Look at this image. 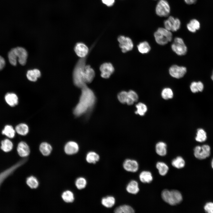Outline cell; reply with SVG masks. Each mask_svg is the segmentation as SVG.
<instances>
[{
	"mask_svg": "<svg viewBox=\"0 0 213 213\" xmlns=\"http://www.w3.org/2000/svg\"><path fill=\"white\" fill-rule=\"evenodd\" d=\"M123 166L125 170L131 172H137L139 167L138 163L136 160L130 159H127L124 161Z\"/></svg>",
	"mask_w": 213,
	"mask_h": 213,
	"instance_id": "obj_15",
	"label": "cell"
},
{
	"mask_svg": "<svg viewBox=\"0 0 213 213\" xmlns=\"http://www.w3.org/2000/svg\"><path fill=\"white\" fill-rule=\"evenodd\" d=\"M205 211L208 213H213V203L209 202L206 203L204 207Z\"/></svg>",
	"mask_w": 213,
	"mask_h": 213,
	"instance_id": "obj_45",
	"label": "cell"
},
{
	"mask_svg": "<svg viewBox=\"0 0 213 213\" xmlns=\"http://www.w3.org/2000/svg\"><path fill=\"white\" fill-rule=\"evenodd\" d=\"M126 190L129 193L137 194L139 191L138 183L135 180H131L127 185Z\"/></svg>",
	"mask_w": 213,
	"mask_h": 213,
	"instance_id": "obj_20",
	"label": "cell"
},
{
	"mask_svg": "<svg viewBox=\"0 0 213 213\" xmlns=\"http://www.w3.org/2000/svg\"><path fill=\"white\" fill-rule=\"evenodd\" d=\"M26 183L30 188L32 189L36 188L39 185L38 180L33 176H30L27 178Z\"/></svg>",
	"mask_w": 213,
	"mask_h": 213,
	"instance_id": "obj_39",
	"label": "cell"
},
{
	"mask_svg": "<svg viewBox=\"0 0 213 213\" xmlns=\"http://www.w3.org/2000/svg\"><path fill=\"white\" fill-rule=\"evenodd\" d=\"M211 78L212 80L213 81V71L212 75L211 76Z\"/></svg>",
	"mask_w": 213,
	"mask_h": 213,
	"instance_id": "obj_50",
	"label": "cell"
},
{
	"mask_svg": "<svg viewBox=\"0 0 213 213\" xmlns=\"http://www.w3.org/2000/svg\"><path fill=\"white\" fill-rule=\"evenodd\" d=\"M101 72V76L103 78H109L114 71V68L112 64L109 62L102 64L100 67Z\"/></svg>",
	"mask_w": 213,
	"mask_h": 213,
	"instance_id": "obj_12",
	"label": "cell"
},
{
	"mask_svg": "<svg viewBox=\"0 0 213 213\" xmlns=\"http://www.w3.org/2000/svg\"><path fill=\"white\" fill-rule=\"evenodd\" d=\"M171 47L172 50L179 56L185 55L187 51V47L183 40L180 37H177L175 38Z\"/></svg>",
	"mask_w": 213,
	"mask_h": 213,
	"instance_id": "obj_5",
	"label": "cell"
},
{
	"mask_svg": "<svg viewBox=\"0 0 213 213\" xmlns=\"http://www.w3.org/2000/svg\"><path fill=\"white\" fill-rule=\"evenodd\" d=\"M116 213H133L134 210L131 206L127 205H123L116 208L114 210Z\"/></svg>",
	"mask_w": 213,
	"mask_h": 213,
	"instance_id": "obj_33",
	"label": "cell"
},
{
	"mask_svg": "<svg viewBox=\"0 0 213 213\" xmlns=\"http://www.w3.org/2000/svg\"><path fill=\"white\" fill-rule=\"evenodd\" d=\"M156 42L159 44L164 45L171 41L172 38L171 31L164 28H159L154 34Z\"/></svg>",
	"mask_w": 213,
	"mask_h": 213,
	"instance_id": "obj_4",
	"label": "cell"
},
{
	"mask_svg": "<svg viewBox=\"0 0 213 213\" xmlns=\"http://www.w3.org/2000/svg\"><path fill=\"white\" fill-rule=\"evenodd\" d=\"M169 72L172 77L177 79H179L183 78L187 72V69L185 67L174 64L170 67Z\"/></svg>",
	"mask_w": 213,
	"mask_h": 213,
	"instance_id": "obj_10",
	"label": "cell"
},
{
	"mask_svg": "<svg viewBox=\"0 0 213 213\" xmlns=\"http://www.w3.org/2000/svg\"><path fill=\"white\" fill-rule=\"evenodd\" d=\"M172 164L173 166L178 169L183 167L185 164V161L180 156H178L173 159L172 161Z\"/></svg>",
	"mask_w": 213,
	"mask_h": 213,
	"instance_id": "obj_35",
	"label": "cell"
},
{
	"mask_svg": "<svg viewBox=\"0 0 213 213\" xmlns=\"http://www.w3.org/2000/svg\"><path fill=\"white\" fill-rule=\"evenodd\" d=\"M102 2L108 6H111L112 5L114 2V0H101Z\"/></svg>",
	"mask_w": 213,
	"mask_h": 213,
	"instance_id": "obj_46",
	"label": "cell"
},
{
	"mask_svg": "<svg viewBox=\"0 0 213 213\" xmlns=\"http://www.w3.org/2000/svg\"><path fill=\"white\" fill-rule=\"evenodd\" d=\"M74 49L76 54L80 58L88 56L90 51L88 47L85 44L81 42L76 44Z\"/></svg>",
	"mask_w": 213,
	"mask_h": 213,
	"instance_id": "obj_13",
	"label": "cell"
},
{
	"mask_svg": "<svg viewBox=\"0 0 213 213\" xmlns=\"http://www.w3.org/2000/svg\"><path fill=\"white\" fill-rule=\"evenodd\" d=\"M39 150L41 153L44 156H48L51 153L52 148L49 143L44 142L41 144Z\"/></svg>",
	"mask_w": 213,
	"mask_h": 213,
	"instance_id": "obj_26",
	"label": "cell"
},
{
	"mask_svg": "<svg viewBox=\"0 0 213 213\" xmlns=\"http://www.w3.org/2000/svg\"><path fill=\"white\" fill-rule=\"evenodd\" d=\"M4 98L6 103L11 106H14L18 104V97L14 93H7L5 95Z\"/></svg>",
	"mask_w": 213,
	"mask_h": 213,
	"instance_id": "obj_19",
	"label": "cell"
},
{
	"mask_svg": "<svg viewBox=\"0 0 213 213\" xmlns=\"http://www.w3.org/2000/svg\"><path fill=\"white\" fill-rule=\"evenodd\" d=\"M180 20L177 18L170 16L164 22V28L172 32H175L178 30L180 26Z\"/></svg>",
	"mask_w": 213,
	"mask_h": 213,
	"instance_id": "obj_8",
	"label": "cell"
},
{
	"mask_svg": "<svg viewBox=\"0 0 213 213\" xmlns=\"http://www.w3.org/2000/svg\"><path fill=\"white\" fill-rule=\"evenodd\" d=\"M16 132L19 134L25 135L29 132V129L28 125L25 123H21L17 125L15 128Z\"/></svg>",
	"mask_w": 213,
	"mask_h": 213,
	"instance_id": "obj_27",
	"label": "cell"
},
{
	"mask_svg": "<svg viewBox=\"0 0 213 213\" xmlns=\"http://www.w3.org/2000/svg\"><path fill=\"white\" fill-rule=\"evenodd\" d=\"M206 134L205 131L202 129H199L197 130L196 136L195 139L199 142H203L206 139Z\"/></svg>",
	"mask_w": 213,
	"mask_h": 213,
	"instance_id": "obj_41",
	"label": "cell"
},
{
	"mask_svg": "<svg viewBox=\"0 0 213 213\" xmlns=\"http://www.w3.org/2000/svg\"><path fill=\"white\" fill-rule=\"evenodd\" d=\"M135 106L137 109V110L135 112V113L138 114L140 116L144 115L147 111V106L143 103H139L136 105Z\"/></svg>",
	"mask_w": 213,
	"mask_h": 213,
	"instance_id": "obj_37",
	"label": "cell"
},
{
	"mask_svg": "<svg viewBox=\"0 0 213 213\" xmlns=\"http://www.w3.org/2000/svg\"><path fill=\"white\" fill-rule=\"evenodd\" d=\"M140 181L144 183H149L153 180V178L151 173L149 171H143L139 175Z\"/></svg>",
	"mask_w": 213,
	"mask_h": 213,
	"instance_id": "obj_23",
	"label": "cell"
},
{
	"mask_svg": "<svg viewBox=\"0 0 213 213\" xmlns=\"http://www.w3.org/2000/svg\"><path fill=\"white\" fill-rule=\"evenodd\" d=\"M40 71L37 69L30 70L28 71L26 76L28 79L30 81L35 82L37 80L38 78L41 76Z\"/></svg>",
	"mask_w": 213,
	"mask_h": 213,
	"instance_id": "obj_24",
	"label": "cell"
},
{
	"mask_svg": "<svg viewBox=\"0 0 213 213\" xmlns=\"http://www.w3.org/2000/svg\"><path fill=\"white\" fill-rule=\"evenodd\" d=\"M87 57L80 58L76 63L73 71L74 83L76 86L81 89L86 85L84 81L83 76Z\"/></svg>",
	"mask_w": 213,
	"mask_h": 213,
	"instance_id": "obj_2",
	"label": "cell"
},
{
	"mask_svg": "<svg viewBox=\"0 0 213 213\" xmlns=\"http://www.w3.org/2000/svg\"><path fill=\"white\" fill-rule=\"evenodd\" d=\"M128 97V93L125 91L120 92L117 95L118 100L122 104L126 103Z\"/></svg>",
	"mask_w": 213,
	"mask_h": 213,
	"instance_id": "obj_43",
	"label": "cell"
},
{
	"mask_svg": "<svg viewBox=\"0 0 213 213\" xmlns=\"http://www.w3.org/2000/svg\"><path fill=\"white\" fill-rule=\"evenodd\" d=\"M188 30L190 32L194 33L199 29L200 24L199 22L196 19L191 20L187 25Z\"/></svg>",
	"mask_w": 213,
	"mask_h": 213,
	"instance_id": "obj_21",
	"label": "cell"
},
{
	"mask_svg": "<svg viewBox=\"0 0 213 213\" xmlns=\"http://www.w3.org/2000/svg\"><path fill=\"white\" fill-rule=\"evenodd\" d=\"M161 197L165 202L171 205L179 204L183 200L181 193L178 191L175 190H164L162 192Z\"/></svg>",
	"mask_w": 213,
	"mask_h": 213,
	"instance_id": "obj_3",
	"label": "cell"
},
{
	"mask_svg": "<svg viewBox=\"0 0 213 213\" xmlns=\"http://www.w3.org/2000/svg\"><path fill=\"white\" fill-rule=\"evenodd\" d=\"M211 165L213 169V159H212V162H211Z\"/></svg>",
	"mask_w": 213,
	"mask_h": 213,
	"instance_id": "obj_49",
	"label": "cell"
},
{
	"mask_svg": "<svg viewBox=\"0 0 213 213\" xmlns=\"http://www.w3.org/2000/svg\"><path fill=\"white\" fill-rule=\"evenodd\" d=\"M204 88V84L200 81H193L191 83L190 85V90L193 93H197L199 91L201 92L203 90Z\"/></svg>",
	"mask_w": 213,
	"mask_h": 213,
	"instance_id": "obj_28",
	"label": "cell"
},
{
	"mask_svg": "<svg viewBox=\"0 0 213 213\" xmlns=\"http://www.w3.org/2000/svg\"><path fill=\"white\" fill-rule=\"evenodd\" d=\"M17 60L19 63L22 65L26 64L28 57L26 50L22 47H18L14 48Z\"/></svg>",
	"mask_w": 213,
	"mask_h": 213,
	"instance_id": "obj_14",
	"label": "cell"
},
{
	"mask_svg": "<svg viewBox=\"0 0 213 213\" xmlns=\"http://www.w3.org/2000/svg\"><path fill=\"white\" fill-rule=\"evenodd\" d=\"M194 155L199 159H203L208 157L210 154V147L207 145H204L201 146H197L194 149Z\"/></svg>",
	"mask_w": 213,
	"mask_h": 213,
	"instance_id": "obj_7",
	"label": "cell"
},
{
	"mask_svg": "<svg viewBox=\"0 0 213 213\" xmlns=\"http://www.w3.org/2000/svg\"><path fill=\"white\" fill-rule=\"evenodd\" d=\"M170 8L168 2L166 0H159L155 8L156 14L160 17H166L170 14Z\"/></svg>",
	"mask_w": 213,
	"mask_h": 213,
	"instance_id": "obj_6",
	"label": "cell"
},
{
	"mask_svg": "<svg viewBox=\"0 0 213 213\" xmlns=\"http://www.w3.org/2000/svg\"><path fill=\"white\" fill-rule=\"evenodd\" d=\"M25 161L24 160L20 161L0 173V186L4 181L23 164Z\"/></svg>",
	"mask_w": 213,
	"mask_h": 213,
	"instance_id": "obj_11",
	"label": "cell"
},
{
	"mask_svg": "<svg viewBox=\"0 0 213 213\" xmlns=\"http://www.w3.org/2000/svg\"><path fill=\"white\" fill-rule=\"evenodd\" d=\"M8 57L10 64L13 66L16 65L17 64V59L14 48L11 49L9 52Z\"/></svg>",
	"mask_w": 213,
	"mask_h": 213,
	"instance_id": "obj_40",
	"label": "cell"
},
{
	"mask_svg": "<svg viewBox=\"0 0 213 213\" xmlns=\"http://www.w3.org/2000/svg\"><path fill=\"white\" fill-rule=\"evenodd\" d=\"M99 156L96 153L93 151H90L86 155V160L89 163L95 164L99 159Z\"/></svg>",
	"mask_w": 213,
	"mask_h": 213,
	"instance_id": "obj_32",
	"label": "cell"
},
{
	"mask_svg": "<svg viewBox=\"0 0 213 213\" xmlns=\"http://www.w3.org/2000/svg\"><path fill=\"white\" fill-rule=\"evenodd\" d=\"M79 149L78 144L73 141H70L67 142L64 147L65 152L68 155H72L76 153Z\"/></svg>",
	"mask_w": 213,
	"mask_h": 213,
	"instance_id": "obj_18",
	"label": "cell"
},
{
	"mask_svg": "<svg viewBox=\"0 0 213 213\" xmlns=\"http://www.w3.org/2000/svg\"><path fill=\"white\" fill-rule=\"evenodd\" d=\"M95 72L93 69L89 65H86L83 73V79L86 83H91L94 79Z\"/></svg>",
	"mask_w": 213,
	"mask_h": 213,
	"instance_id": "obj_16",
	"label": "cell"
},
{
	"mask_svg": "<svg viewBox=\"0 0 213 213\" xmlns=\"http://www.w3.org/2000/svg\"><path fill=\"white\" fill-rule=\"evenodd\" d=\"M117 40L119 43L120 47L122 52L125 53L133 49V44L130 38L121 36L118 37Z\"/></svg>",
	"mask_w": 213,
	"mask_h": 213,
	"instance_id": "obj_9",
	"label": "cell"
},
{
	"mask_svg": "<svg viewBox=\"0 0 213 213\" xmlns=\"http://www.w3.org/2000/svg\"><path fill=\"white\" fill-rule=\"evenodd\" d=\"M13 147L12 142L9 139H5L1 141V149L5 152L10 151Z\"/></svg>",
	"mask_w": 213,
	"mask_h": 213,
	"instance_id": "obj_31",
	"label": "cell"
},
{
	"mask_svg": "<svg viewBox=\"0 0 213 213\" xmlns=\"http://www.w3.org/2000/svg\"><path fill=\"white\" fill-rule=\"evenodd\" d=\"M86 184V180L85 178L83 177L78 178L77 179L75 182V185L76 187L79 190L84 188Z\"/></svg>",
	"mask_w": 213,
	"mask_h": 213,
	"instance_id": "obj_42",
	"label": "cell"
},
{
	"mask_svg": "<svg viewBox=\"0 0 213 213\" xmlns=\"http://www.w3.org/2000/svg\"><path fill=\"white\" fill-rule=\"evenodd\" d=\"M17 151L19 155L22 157L27 156L30 153V149L29 146L24 141H21L18 144Z\"/></svg>",
	"mask_w": 213,
	"mask_h": 213,
	"instance_id": "obj_17",
	"label": "cell"
},
{
	"mask_svg": "<svg viewBox=\"0 0 213 213\" xmlns=\"http://www.w3.org/2000/svg\"><path fill=\"white\" fill-rule=\"evenodd\" d=\"M185 2L188 5H191L195 4L197 0H184Z\"/></svg>",
	"mask_w": 213,
	"mask_h": 213,
	"instance_id": "obj_48",
	"label": "cell"
},
{
	"mask_svg": "<svg viewBox=\"0 0 213 213\" xmlns=\"http://www.w3.org/2000/svg\"><path fill=\"white\" fill-rule=\"evenodd\" d=\"M62 197L63 200L67 203L72 202L74 199L73 193L72 191L68 190L63 192Z\"/></svg>",
	"mask_w": 213,
	"mask_h": 213,
	"instance_id": "obj_36",
	"label": "cell"
},
{
	"mask_svg": "<svg viewBox=\"0 0 213 213\" xmlns=\"http://www.w3.org/2000/svg\"><path fill=\"white\" fill-rule=\"evenodd\" d=\"M167 146L165 143L162 141L158 142L155 146L156 152L160 156H164L167 154Z\"/></svg>",
	"mask_w": 213,
	"mask_h": 213,
	"instance_id": "obj_22",
	"label": "cell"
},
{
	"mask_svg": "<svg viewBox=\"0 0 213 213\" xmlns=\"http://www.w3.org/2000/svg\"><path fill=\"white\" fill-rule=\"evenodd\" d=\"M162 97L164 99L167 100L172 98L173 93L172 90L169 88H165L162 91L161 93Z\"/></svg>",
	"mask_w": 213,
	"mask_h": 213,
	"instance_id": "obj_38",
	"label": "cell"
},
{
	"mask_svg": "<svg viewBox=\"0 0 213 213\" xmlns=\"http://www.w3.org/2000/svg\"><path fill=\"white\" fill-rule=\"evenodd\" d=\"M156 167L158 170L159 174L162 176L165 175L167 173L169 167L164 162H159L156 165Z\"/></svg>",
	"mask_w": 213,
	"mask_h": 213,
	"instance_id": "obj_34",
	"label": "cell"
},
{
	"mask_svg": "<svg viewBox=\"0 0 213 213\" xmlns=\"http://www.w3.org/2000/svg\"><path fill=\"white\" fill-rule=\"evenodd\" d=\"M128 93V97L134 102L137 101L138 99V97L137 94L134 91L130 90Z\"/></svg>",
	"mask_w": 213,
	"mask_h": 213,
	"instance_id": "obj_44",
	"label": "cell"
},
{
	"mask_svg": "<svg viewBox=\"0 0 213 213\" xmlns=\"http://www.w3.org/2000/svg\"><path fill=\"white\" fill-rule=\"evenodd\" d=\"M101 202L102 205L107 208H111L114 204L115 200L114 198L111 196L104 197L102 199Z\"/></svg>",
	"mask_w": 213,
	"mask_h": 213,
	"instance_id": "obj_30",
	"label": "cell"
},
{
	"mask_svg": "<svg viewBox=\"0 0 213 213\" xmlns=\"http://www.w3.org/2000/svg\"><path fill=\"white\" fill-rule=\"evenodd\" d=\"M137 48L139 52L142 54H146L149 53L151 50V46L146 41L140 43L137 46Z\"/></svg>",
	"mask_w": 213,
	"mask_h": 213,
	"instance_id": "obj_29",
	"label": "cell"
},
{
	"mask_svg": "<svg viewBox=\"0 0 213 213\" xmlns=\"http://www.w3.org/2000/svg\"><path fill=\"white\" fill-rule=\"evenodd\" d=\"M5 65V61L4 58L0 55V70H2Z\"/></svg>",
	"mask_w": 213,
	"mask_h": 213,
	"instance_id": "obj_47",
	"label": "cell"
},
{
	"mask_svg": "<svg viewBox=\"0 0 213 213\" xmlns=\"http://www.w3.org/2000/svg\"><path fill=\"white\" fill-rule=\"evenodd\" d=\"M81 89L79 102L73 110V113L76 116H80L85 113L93 106L96 101L94 92L87 85Z\"/></svg>",
	"mask_w": 213,
	"mask_h": 213,
	"instance_id": "obj_1",
	"label": "cell"
},
{
	"mask_svg": "<svg viewBox=\"0 0 213 213\" xmlns=\"http://www.w3.org/2000/svg\"><path fill=\"white\" fill-rule=\"evenodd\" d=\"M15 129L12 126L7 125L4 126L2 130L1 133L9 138H13L15 136Z\"/></svg>",
	"mask_w": 213,
	"mask_h": 213,
	"instance_id": "obj_25",
	"label": "cell"
}]
</instances>
